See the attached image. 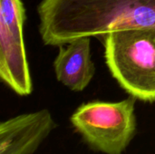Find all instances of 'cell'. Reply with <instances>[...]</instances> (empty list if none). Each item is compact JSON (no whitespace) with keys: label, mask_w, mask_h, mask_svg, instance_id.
Returning <instances> with one entry per match:
<instances>
[{"label":"cell","mask_w":155,"mask_h":154,"mask_svg":"<svg viewBox=\"0 0 155 154\" xmlns=\"http://www.w3.org/2000/svg\"><path fill=\"white\" fill-rule=\"evenodd\" d=\"M39 33L45 45L119 30L155 28V0H41Z\"/></svg>","instance_id":"cell-1"},{"label":"cell","mask_w":155,"mask_h":154,"mask_svg":"<svg viewBox=\"0 0 155 154\" xmlns=\"http://www.w3.org/2000/svg\"><path fill=\"white\" fill-rule=\"evenodd\" d=\"M106 64L131 96L155 102V28L111 32L102 37Z\"/></svg>","instance_id":"cell-2"},{"label":"cell","mask_w":155,"mask_h":154,"mask_svg":"<svg viewBox=\"0 0 155 154\" xmlns=\"http://www.w3.org/2000/svg\"><path fill=\"white\" fill-rule=\"evenodd\" d=\"M136 98L111 103L94 101L80 105L70 120L75 130L94 151L123 154L135 129Z\"/></svg>","instance_id":"cell-3"},{"label":"cell","mask_w":155,"mask_h":154,"mask_svg":"<svg viewBox=\"0 0 155 154\" xmlns=\"http://www.w3.org/2000/svg\"><path fill=\"white\" fill-rule=\"evenodd\" d=\"M25 19L22 0H0V77L20 96L33 91L24 42Z\"/></svg>","instance_id":"cell-4"},{"label":"cell","mask_w":155,"mask_h":154,"mask_svg":"<svg viewBox=\"0 0 155 154\" xmlns=\"http://www.w3.org/2000/svg\"><path fill=\"white\" fill-rule=\"evenodd\" d=\"M54 127L46 109L4 121L0 124V154H33Z\"/></svg>","instance_id":"cell-5"},{"label":"cell","mask_w":155,"mask_h":154,"mask_svg":"<svg viewBox=\"0 0 155 154\" xmlns=\"http://www.w3.org/2000/svg\"><path fill=\"white\" fill-rule=\"evenodd\" d=\"M90 44V37H81L59 46L54 62V74L57 81L71 91L82 92L94 76Z\"/></svg>","instance_id":"cell-6"}]
</instances>
